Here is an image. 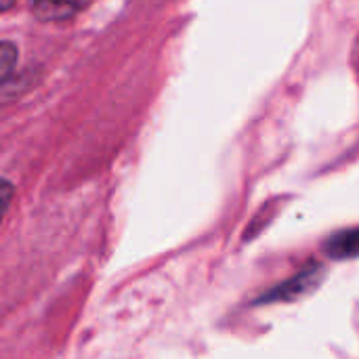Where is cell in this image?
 I'll list each match as a JSON object with an SVG mask.
<instances>
[{
  "mask_svg": "<svg viewBox=\"0 0 359 359\" xmlns=\"http://www.w3.org/2000/svg\"><path fill=\"white\" fill-rule=\"evenodd\" d=\"M13 2H15V0H0V6L6 11V8H11V6H13Z\"/></svg>",
  "mask_w": 359,
  "mask_h": 359,
  "instance_id": "6",
  "label": "cell"
},
{
  "mask_svg": "<svg viewBox=\"0 0 359 359\" xmlns=\"http://www.w3.org/2000/svg\"><path fill=\"white\" fill-rule=\"evenodd\" d=\"M328 255L332 259H351L359 255V229H349L343 231L339 236H334L328 246H326Z\"/></svg>",
  "mask_w": 359,
  "mask_h": 359,
  "instance_id": "3",
  "label": "cell"
},
{
  "mask_svg": "<svg viewBox=\"0 0 359 359\" xmlns=\"http://www.w3.org/2000/svg\"><path fill=\"white\" fill-rule=\"evenodd\" d=\"M8 198H11V185H8V181H4L2 183V210L8 208Z\"/></svg>",
  "mask_w": 359,
  "mask_h": 359,
  "instance_id": "5",
  "label": "cell"
},
{
  "mask_svg": "<svg viewBox=\"0 0 359 359\" xmlns=\"http://www.w3.org/2000/svg\"><path fill=\"white\" fill-rule=\"evenodd\" d=\"M15 63H17V48L11 42H2V46H0V76L4 82L8 80Z\"/></svg>",
  "mask_w": 359,
  "mask_h": 359,
  "instance_id": "4",
  "label": "cell"
},
{
  "mask_svg": "<svg viewBox=\"0 0 359 359\" xmlns=\"http://www.w3.org/2000/svg\"><path fill=\"white\" fill-rule=\"evenodd\" d=\"M320 271H322V269H309V271L301 273V276L294 278L292 282H288V284L280 286L278 290H273V294H269L267 299H271V301H276V299H280V301H290V299H294V297H299V294H305L309 288L316 286Z\"/></svg>",
  "mask_w": 359,
  "mask_h": 359,
  "instance_id": "2",
  "label": "cell"
},
{
  "mask_svg": "<svg viewBox=\"0 0 359 359\" xmlns=\"http://www.w3.org/2000/svg\"><path fill=\"white\" fill-rule=\"evenodd\" d=\"M90 0H32V11L42 21H65L88 6Z\"/></svg>",
  "mask_w": 359,
  "mask_h": 359,
  "instance_id": "1",
  "label": "cell"
}]
</instances>
